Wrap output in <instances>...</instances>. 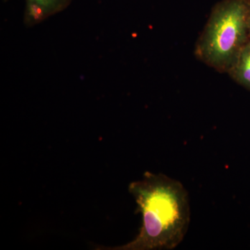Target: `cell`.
I'll return each mask as SVG.
<instances>
[{
    "label": "cell",
    "mask_w": 250,
    "mask_h": 250,
    "mask_svg": "<svg viewBox=\"0 0 250 250\" xmlns=\"http://www.w3.org/2000/svg\"><path fill=\"white\" fill-rule=\"evenodd\" d=\"M72 0H25L24 24L34 27L46 19L66 9Z\"/></svg>",
    "instance_id": "cell-3"
},
{
    "label": "cell",
    "mask_w": 250,
    "mask_h": 250,
    "mask_svg": "<svg viewBox=\"0 0 250 250\" xmlns=\"http://www.w3.org/2000/svg\"><path fill=\"white\" fill-rule=\"evenodd\" d=\"M228 73L238 83L250 89V39Z\"/></svg>",
    "instance_id": "cell-4"
},
{
    "label": "cell",
    "mask_w": 250,
    "mask_h": 250,
    "mask_svg": "<svg viewBox=\"0 0 250 250\" xmlns=\"http://www.w3.org/2000/svg\"><path fill=\"white\" fill-rule=\"evenodd\" d=\"M249 32H250V19H249Z\"/></svg>",
    "instance_id": "cell-5"
},
{
    "label": "cell",
    "mask_w": 250,
    "mask_h": 250,
    "mask_svg": "<svg viewBox=\"0 0 250 250\" xmlns=\"http://www.w3.org/2000/svg\"><path fill=\"white\" fill-rule=\"evenodd\" d=\"M250 0H222L212 9L195 54L219 72H228L250 41Z\"/></svg>",
    "instance_id": "cell-2"
},
{
    "label": "cell",
    "mask_w": 250,
    "mask_h": 250,
    "mask_svg": "<svg viewBox=\"0 0 250 250\" xmlns=\"http://www.w3.org/2000/svg\"><path fill=\"white\" fill-rule=\"evenodd\" d=\"M129 191L142 215V225L133 241L115 248L96 250H169L182 243L190 223L188 194L182 183L164 174L146 172L130 184Z\"/></svg>",
    "instance_id": "cell-1"
}]
</instances>
